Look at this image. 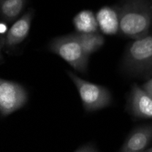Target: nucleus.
<instances>
[{"instance_id": "1", "label": "nucleus", "mask_w": 152, "mask_h": 152, "mask_svg": "<svg viewBox=\"0 0 152 152\" xmlns=\"http://www.w3.org/2000/svg\"><path fill=\"white\" fill-rule=\"evenodd\" d=\"M119 32L136 39L148 34L152 26V6L147 0H127L118 8Z\"/></svg>"}, {"instance_id": "4", "label": "nucleus", "mask_w": 152, "mask_h": 152, "mask_svg": "<svg viewBox=\"0 0 152 152\" xmlns=\"http://www.w3.org/2000/svg\"><path fill=\"white\" fill-rule=\"evenodd\" d=\"M78 91L85 110L96 111L107 107L111 102L110 92L103 86L83 80L75 74L67 72Z\"/></svg>"}, {"instance_id": "14", "label": "nucleus", "mask_w": 152, "mask_h": 152, "mask_svg": "<svg viewBox=\"0 0 152 152\" xmlns=\"http://www.w3.org/2000/svg\"><path fill=\"white\" fill-rule=\"evenodd\" d=\"M142 88L147 91V92H148L150 95H152V78L151 79H149L148 81H147L145 84L142 86Z\"/></svg>"}, {"instance_id": "7", "label": "nucleus", "mask_w": 152, "mask_h": 152, "mask_svg": "<svg viewBox=\"0 0 152 152\" xmlns=\"http://www.w3.org/2000/svg\"><path fill=\"white\" fill-rule=\"evenodd\" d=\"M33 12L32 10H29L14 22L5 37V46L7 48L15 47L26 39L30 30Z\"/></svg>"}, {"instance_id": "3", "label": "nucleus", "mask_w": 152, "mask_h": 152, "mask_svg": "<svg viewBox=\"0 0 152 152\" xmlns=\"http://www.w3.org/2000/svg\"><path fill=\"white\" fill-rule=\"evenodd\" d=\"M124 67L136 74L152 69V35L136 38L128 46Z\"/></svg>"}, {"instance_id": "13", "label": "nucleus", "mask_w": 152, "mask_h": 152, "mask_svg": "<svg viewBox=\"0 0 152 152\" xmlns=\"http://www.w3.org/2000/svg\"><path fill=\"white\" fill-rule=\"evenodd\" d=\"M76 151H98V148H96V146L94 144L87 143V144H84L81 147L77 148L76 149Z\"/></svg>"}, {"instance_id": "8", "label": "nucleus", "mask_w": 152, "mask_h": 152, "mask_svg": "<svg viewBox=\"0 0 152 152\" xmlns=\"http://www.w3.org/2000/svg\"><path fill=\"white\" fill-rule=\"evenodd\" d=\"M152 141V127L142 126L134 129L119 151L122 152H139L144 151Z\"/></svg>"}, {"instance_id": "10", "label": "nucleus", "mask_w": 152, "mask_h": 152, "mask_svg": "<svg viewBox=\"0 0 152 152\" xmlns=\"http://www.w3.org/2000/svg\"><path fill=\"white\" fill-rule=\"evenodd\" d=\"M76 31L78 33H95L98 32L99 22L94 13L90 10H82L73 18Z\"/></svg>"}, {"instance_id": "9", "label": "nucleus", "mask_w": 152, "mask_h": 152, "mask_svg": "<svg viewBox=\"0 0 152 152\" xmlns=\"http://www.w3.org/2000/svg\"><path fill=\"white\" fill-rule=\"evenodd\" d=\"M96 17L103 34L116 35L119 32V16L118 8L104 7L98 11Z\"/></svg>"}, {"instance_id": "15", "label": "nucleus", "mask_w": 152, "mask_h": 152, "mask_svg": "<svg viewBox=\"0 0 152 152\" xmlns=\"http://www.w3.org/2000/svg\"><path fill=\"white\" fill-rule=\"evenodd\" d=\"M146 151H149V152H152V148H148V150H146Z\"/></svg>"}, {"instance_id": "11", "label": "nucleus", "mask_w": 152, "mask_h": 152, "mask_svg": "<svg viewBox=\"0 0 152 152\" xmlns=\"http://www.w3.org/2000/svg\"><path fill=\"white\" fill-rule=\"evenodd\" d=\"M26 3V0H0L1 20L13 23L18 20Z\"/></svg>"}, {"instance_id": "12", "label": "nucleus", "mask_w": 152, "mask_h": 152, "mask_svg": "<svg viewBox=\"0 0 152 152\" xmlns=\"http://www.w3.org/2000/svg\"><path fill=\"white\" fill-rule=\"evenodd\" d=\"M79 41L82 44L83 48L85 49L86 53L90 56L92 53L98 51L105 42L103 36L98 32L95 33H78L76 32Z\"/></svg>"}, {"instance_id": "5", "label": "nucleus", "mask_w": 152, "mask_h": 152, "mask_svg": "<svg viewBox=\"0 0 152 152\" xmlns=\"http://www.w3.org/2000/svg\"><path fill=\"white\" fill-rule=\"evenodd\" d=\"M27 101V93L18 83L1 78L0 80V112L2 117L23 107Z\"/></svg>"}, {"instance_id": "2", "label": "nucleus", "mask_w": 152, "mask_h": 152, "mask_svg": "<svg viewBox=\"0 0 152 152\" xmlns=\"http://www.w3.org/2000/svg\"><path fill=\"white\" fill-rule=\"evenodd\" d=\"M49 49L66 61L75 70L85 73L88 68L89 56L83 48L76 33L54 38Z\"/></svg>"}, {"instance_id": "6", "label": "nucleus", "mask_w": 152, "mask_h": 152, "mask_svg": "<svg viewBox=\"0 0 152 152\" xmlns=\"http://www.w3.org/2000/svg\"><path fill=\"white\" fill-rule=\"evenodd\" d=\"M130 110L135 117L152 118V95L134 85L130 96Z\"/></svg>"}]
</instances>
